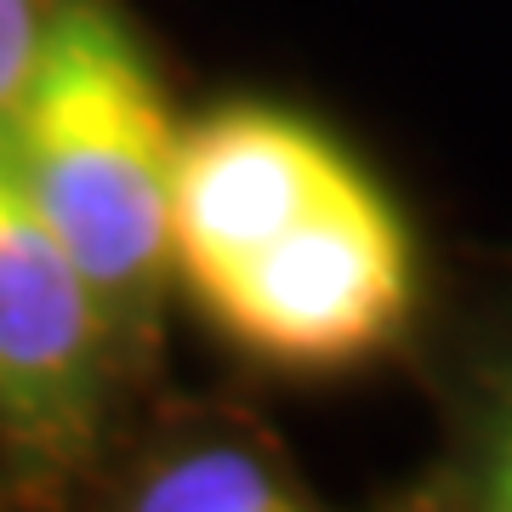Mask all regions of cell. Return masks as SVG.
I'll use <instances>...</instances> for the list:
<instances>
[{
  "instance_id": "6da1fadb",
  "label": "cell",
  "mask_w": 512,
  "mask_h": 512,
  "mask_svg": "<svg viewBox=\"0 0 512 512\" xmlns=\"http://www.w3.org/2000/svg\"><path fill=\"white\" fill-rule=\"evenodd\" d=\"M6 148L103 302L114 348L148 342L177 274L171 200L183 126L148 52L103 0H63L52 12Z\"/></svg>"
},
{
  "instance_id": "7a4b0ae2",
  "label": "cell",
  "mask_w": 512,
  "mask_h": 512,
  "mask_svg": "<svg viewBox=\"0 0 512 512\" xmlns=\"http://www.w3.org/2000/svg\"><path fill=\"white\" fill-rule=\"evenodd\" d=\"M416 285L410 222L359 165L251 262L205 285L200 308L279 370H348L404 336Z\"/></svg>"
},
{
  "instance_id": "3957f363",
  "label": "cell",
  "mask_w": 512,
  "mask_h": 512,
  "mask_svg": "<svg viewBox=\"0 0 512 512\" xmlns=\"http://www.w3.org/2000/svg\"><path fill=\"white\" fill-rule=\"evenodd\" d=\"M114 353L103 302L0 137V439L35 484L92 456Z\"/></svg>"
},
{
  "instance_id": "277c9868",
  "label": "cell",
  "mask_w": 512,
  "mask_h": 512,
  "mask_svg": "<svg viewBox=\"0 0 512 512\" xmlns=\"http://www.w3.org/2000/svg\"><path fill=\"white\" fill-rule=\"evenodd\" d=\"M359 160L313 120L274 103H228L183 126L171 251L194 296L251 262L274 234L348 183Z\"/></svg>"
},
{
  "instance_id": "5b68a950",
  "label": "cell",
  "mask_w": 512,
  "mask_h": 512,
  "mask_svg": "<svg viewBox=\"0 0 512 512\" xmlns=\"http://www.w3.org/2000/svg\"><path fill=\"white\" fill-rule=\"evenodd\" d=\"M126 512H308L296 490L234 444H205L188 456H171L165 467L137 484Z\"/></svg>"
},
{
  "instance_id": "8992f818",
  "label": "cell",
  "mask_w": 512,
  "mask_h": 512,
  "mask_svg": "<svg viewBox=\"0 0 512 512\" xmlns=\"http://www.w3.org/2000/svg\"><path fill=\"white\" fill-rule=\"evenodd\" d=\"M461 512H512V348L478 376L473 433L461 461Z\"/></svg>"
},
{
  "instance_id": "52a82bcc",
  "label": "cell",
  "mask_w": 512,
  "mask_h": 512,
  "mask_svg": "<svg viewBox=\"0 0 512 512\" xmlns=\"http://www.w3.org/2000/svg\"><path fill=\"white\" fill-rule=\"evenodd\" d=\"M52 12H57L52 0H0V137L18 120V103L40 63Z\"/></svg>"
}]
</instances>
